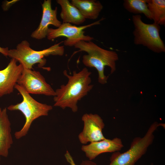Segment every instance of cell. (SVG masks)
I'll return each mask as SVG.
<instances>
[{"mask_svg": "<svg viewBox=\"0 0 165 165\" xmlns=\"http://www.w3.org/2000/svg\"><path fill=\"white\" fill-rule=\"evenodd\" d=\"M80 165H97V164L92 160H82Z\"/></svg>", "mask_w": 165, "mask_h": 165, "instance_id": "19", "label": "cell"}, {"mask_svg": "<svg viewBox=\"0 0 165 165\" xmlns=\"http://www.w3.org/2000/svg\"><path fill=\"white\" fill-rule=\"evenodd\" d=\"M72 4L79 11L84 18L95 20L103 9L101 2L96 0H72Z\"/></svg>", "mask_w": 165, "mask_h": 165, "instance_id": "15", "label": "cell"}, {"mask_svg": "<svg viewBox=\"0 0 165 165\" xmlns=\"http://www.w3.org/2000/svg\"><path fill=\"white\" fill-rule=\"evenodd\" d=\"M61 6L60 17L63 23L79 25L84 23L86 19L79 10L68 0H57Z\"/></svg>", "mask_w": 165, "mask_h": 165, "instance_id": "14", "label": "cell"}, {"mask_svg": "<svg viewBox=\"0 0 165 165\" xmlns=\"http://www.w3.org/2000/svg\"><path fill=\"white\" fill-rule=\"evenodd\" d=\"M15 89L22 96V101L20 103L11 105L7 108L10 111H19L24 116L25 122L23 126L14 134L15 138L19 139L27 135L32 123L35 119L41 116H47L52 109L53 107L37 101L17 84L15 85Z\"/></svg>", "mask_w": 165, "mask_h": 165, "instance_id": "3", "label": "cell"}, {"mask_svg": "<svg viewBox=\"0 0 165 165\" xmlns=\"http://www.w3.org/2000/svg\"><path fill=\"white\" fill-rule=\"evenodd\" d=\"M0 159H1V157L0 156Z\"/></svg>", "mask_w": 165, "mask_h": 165, "instance_id": "23", "label": "cell"}, {"mask_svg": "<svg viewBox=\"0 0 165 165\" xmlns=\"http://www.w3.org/2000/svg\"><path fill=\"white\" fill-rule=\"evenodd\" d=\"M148 9L154 22L165 25V0H147Z\"/></svg>", "mask_w": 165, "mask_h": 165, "instance_id": "16", "label": "cell"}, {"mask_svg": "<svg viewBox=\"0 0 165 165\" xmlns=\"http://www.w3.org/2000/svg\"></svg>", "mask_w": 165, "mask_h": 165, "instance_id": "24", "label": "cell"}, {"mask_svg": "<svg viewBox=\"0 0 165 165\" xmlns=\"http://www.w3.org/2000/svg\"><path fill=\"white\" fill-rule=\"evenodd\" d=\"M17 84L29 94L55 95V91L39 71L24 68Z\"/></svg>", "mask_w": 165, "mask_h": 165, "instance_id": "8", "label": "cell"}, {"mask_svg": "<svg viewBox=\"0 0 165 165\" xmlns=\"http://www.w3.org/2000/svg\"><path fill=\"white\" fill-rule=\"evenodd\" d=\"M164 125L156 122L153 123L143 137H136L133 140L127 151L122 153L119 151L113 152L109 165H134L153 143L154 132L159 127H164Z\"/></svg>", "mask_w": 165, "mask_h": 165, "instance_id": "5", "label": "cell"}, {"mask_svg": "<svg viewBox=\"0 0 165 165\" xmlns=\"http://www.w3.org/2000/svg\"><path fill=\"white\" fill-rule=\"evenodd\" d=\"M105 18H102L97 21L90 24L82 26H77L68 23H62L57 28H49L47 35L48 39L51 40L60 37H65L67 39L63 41L65 46H72L79 41L83 40L86 42L91 41L94 38L84 35V30L88 28L100 24Z\"/></svg>", "mask_w": 165, "mask_h": 165, "instance_id": "7", "label": "cell"}, {"mask_svg": "<svg viewBox=\"0 0 165 165\" xmlns=\"http://www.w3.org/2000/svg\"><path fill=\"white\" fill-rule=\"evenodd\" d=\"M123 6L125 9L130 13L135 15L143 14L148 19L152 20L147 0H124Z\"/></svg>", "mask_w": 165, "mask_h": 165, "instance_id": "17", "label": "cell"}, {"mask_svg": "<svg viewBox=\"0 0 165 165\" xmlns=\"http://www.w3.org/2000/svg\"><path fill=\"white\" fill-rule=\"evenodd\" d=\"M83 123L82 131L78 136L83 145L98 141L106 138L103 133L105 124L101 116L96 114L85 113L82 117Z\"/></svg>", "mask_w": 165, "mask_h": 165, "instance_id": "9", "label": "cell"}, {"mask_svg": "<svg viewBox=\"0 0 165 165\" xmlns=\"http://www.w3.org/2000/svg\"><path fill=\"white\" fill-rule=\"evenodd\" d=\"M62 42L42 50L36 51L30 47L28 41L23 40L17 45L16 49L9 50L8 56L16 60L24 68L31 69L33 66L37 63L38 64L40 67H42L46 63V60L44 58L45 57L50 55H63L64 51V46H60Z\"/></svg>", "mask_w": 165, "mask_h": 165, "instance_id": "4", "label": "cell"}, {"mask_svg": "<svg viewBox=\"0 0 165 165\" xmlns=\"http://www.w3.org/2000/svg\"><path fill=\"white\" fill-rule=\"evenodd\" d=\"M13 143L11 123L7 114V108H5L2 109L0 115V157H8Z\"/></svg>", "mask_w": 165, "mask_h": 165, "instance_id": "13", "label": "cell"}, {"mask_svg": "<svg viewBox=\"0 0 165 165\" xmlns=\"http://www.w3.org/2000/svg\"><path fill=\"white\" fill-rule=\"evenodd\" d=\"M91 74L86 68L78 72L74 71L72 75H68L66 70H64L63 74L68 78V81L55 91L53 106L63 109L69 108L73 112H77L78 102L87 95L93 87L94 85L91 84Z\"/></svg>", "mask_w": 165, "mask_h": 165, "instance_id": "1", "label": "cell"}, {"mask_svg": "<svg viewBox=\"0 0 165 165\" xmlns=\"http://www.w3.org/2000/svg\"><path fill=\"white\" fill-rule=\"evenodd\" d=\"M9 50L8 48H2L0 46V53L5 56H8Z\"/></svg>", "mask_w": 165, "mask_h": 165, "instance_id": "20", "label": "cell"}, {"mask_svg": "<svg viewBox=\"0 0 165 165\" xmlns=\"http://www.w3.org/2000/svg\"><path fill=\"white\" fill-rule=\"evenodd\" d=\"M132 21L135 45H142L156 53L165 52V45L160 35V25L154 22L150 24L144 22L140 14L133 15Z\"/></svg>", "mask_w": 165, "mask_h": 165, "instance_id": "6", "label": "cell"}, {"mask_svg": "<svg viewBox=\"0 0 165 165\" xmlns=\"http://www.w3.org/2000/svg\"><path fill=\"white\" fill-rule=\"evenodd\" d=\"M123 146L121 139L116 137L112 139L105 138L83 145L81 149L89 160H92L102 153L119 151Z\"/></svg>", "mask_w": 165, "mask_h": 165, "instance_id": "11", "label": "cell"}, {"mask_svg": "<svg viewBox=\"0 0 165 165\" xmlns=\"http://www.w3.org/2000/svg\"><path fill=\"white\" fill-rule=\"evenodd\" d=\"M74 46L79 49L76 52L84 51L87 53L82 56V63L87 67L95 68L98 73L99 82L102 84H105L108 77L104 74L105 68L106 66L109 67L111 74L115 71L116 63L119 59L117 53L103 49L92 41L81 40Z\"/></svg>", "mask_w": 165, "mask_h": 165, "instance_id": "2", "label": "cell"}, {"mask_svg": "<svg viewBox=\"0 0 165 165\" xmlns=\"http://www.w3.org/2000/svg\"><path fill=\"white\" fill-rule=\"evenodd\" d=\"M11 58L7 66L0 70V97L12 93L24 68Z\"/></svg>", "mask_w": 165, "mask_h": 165, "instance_id": "10", "label": "cell"}, {"mask_svg": "<svg viewBox=\"0 0 165 165\" xmlns=\"http://www.w3.org/2000/svg\"><path fill=\"white\" fill-rule=\"evenodd\" d=\"M64 156L66 161L70 165H77L68 151H66L64 154Z\"/></svg>", "mask_w": 165, "mask_h": 165, "instance_id": "18", "label": "cell"}, {"mask_svg": "<svg viewBox=\"0 0 165 165\" xmlns=\"http://www.w3.org/2000/svg\"><path fill=\"white\" fill-rule=\"evenodd\" d=\"M2 109L1 107H0V115L1 114V112H2Z\"/></svg>", "mask_w": 165, "mask_h": 165, "instance_id": "21", "label": "cell"}, {"mask_svg": "<svg viewBox=\"0 0 165 165\" xmlns=\"http://www.w3.org/2000/svg\"><path fill=\"white\" fill-rule=\"evenodd\" d=\"M42 7V13L41 22L38 27L31 35V37L37 39L47 37L49 25L58 28L62 23L57 17V7L54 9L52 8L51 0H45Z\"/></svg>", "mask_w": 165, "mask_h": 165, "instance_id": "12", "label": "cell"}, {"mask_svg": "<svg viewBox=\"0 0 165 165\" xmlns=\"http://www.w3.org/2000/svg\"><path fill=\"white\" fill-rule=\"evenodd\" d=\"M150 165H154L153 163H151Z\"/></svg>", "mask_w": 165, "mask_h": 165, "instance_id": "22", "label": "cell"}]
</instances>
